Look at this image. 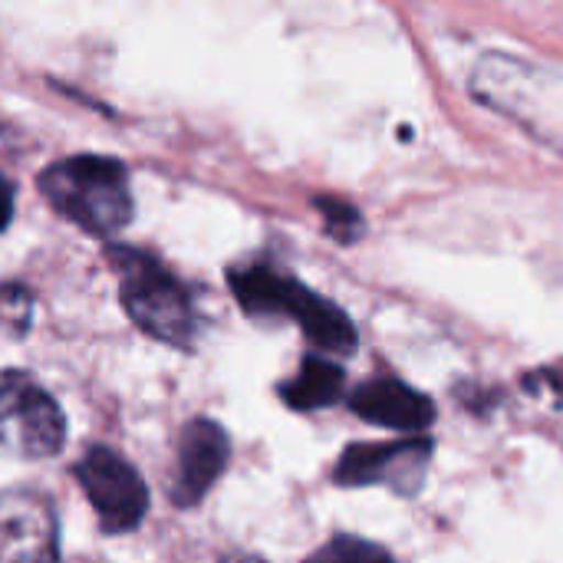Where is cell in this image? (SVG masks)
Returning a JSON list of instances; mask_svg holds the SVG:
<instances>
[{"mask_svg": "<svg viewBox=\"0 0 563 563\" xmlns=\"http://www.w3.org/2000/svg\"><path fill=\"white\" fill-rule=\"evenodd\" d=\"M228 284L244 313L287 317L307 333L310 343L336 356H350L356 350V327L350 317L333 300L313 294L290 274L271 264H244L228 274Z\"/></svg>", "mask_w": 563, "mask_h": 563, "instance_id": "obj_1", "label": "cell"}, {"mask_svg": "<svg viewBox=\"0 0 563 563\" xmlns=\"http://www.w3.org/2000/svg\"><path fill=\"white\" fill-rule=\"evenodd\" d=\"M106 257L119 277V297L129 320L152 340L191 346L201 330L191 290L162 261L139 247L112 244Z\"/></svg>", "mask_w": 563, "mask_h": 563, "instance_id": "obj_2", "label": "cell"}, {"mask_svg": "<svg viewBox=\"0 0 563 563\" xmlns=\"http://www.w3.org/2000/svg\"><path fill=\"white\" fill-rule=\"evenodd\" d=\"M40 195L56 214L96 238H109L132 221L129 172L109 155H73L43 168Z\"/></svg>", "mask_w": 563, "mask_h": 563, "instance_id": "obj_3", "label": "cell"}, {"mask_svg": "<svg viewBox=\"0 0 563 563\" xmlns=\"http://www.w3.org/2000/svg\"><path fill=\"white\" fill-rule=\"evenodd\" d=\"M66 442V419L59 402L26 373H0V455L3 459H49Z\"/></svg>", "mask_w": 563, "mask_h": 563, "instance_id": "obj_4", "label": "cell"}, {"mask_svg": "<svg viewBox=\"0 0 563 563\" xmlns=\"http://www.w3.org/2000/svg\"><path fill=\"white\" fill-rule=\"evenodd\" d=\"M73 475L86 492L106 534H125L142 525L148 511V488L122 455L106 445H89L76 462Z\"/></svg>", "mask_w": 563, "mask_h": 563, "instance_id": "obj_5", "label": "cell"}, {"mask_svg": "<svg viewBox=\"0 0 563 563\" xmlns=\"http://www.w3.org/2000/svg\"><path fill=\"white\" fill-rule=\"evenodd\" d=\"M429 462H432V442L429 439L363 442V445H350L340 455L333 482L346 485V488L386 485L399 495H412V492H419Z\"/></svg>", "mask_w": 563, "mask_h": 563, "instance_id": "obj_6", "label": "cell"}, {"mask_svg": "<svg viewBox=\"0 0 563 563\" xmlns=\"http://www.w3.org/2000/svg\"><path fill=\"white\" fill-rule=\"evenodd\" d=\"M0 563H59V521L46 495L0 492Z\"/></svg>", "mask_w": 563, "mask_h": 563, "instance_id": "obj_7", "label": "cell"}, {"mask_svg": "<svg viewBox=\"0 0 563 563\" xmlns=\"http://www.w3.org/2000/svg\"><path fill=\"white\" fill-rule=\"evenodd\" d=\"M228 459H231L228 432L211 419H191L178 439V465H175V482H172V501L178 508L198 505L214 488L221 472L228 468Z\"/></svg>", "mask_w": 563, "mask_h": 563, "instance_id": "obj_8", "label": "cell"}, {"mask_svg": "<svg viewBox=\"0 0 563 563\" xmlns=\"http://www.w3.org/2000/svg\"><path fill=\"white\" fill-rule=\"evenodd\" d=\"M350 409L373 426L402 429V432H419L435 419L432 399L393 376H376L366 379L360 389H353Z\"/></svg>", "mask_w": 563, "mask_h": 563, "instance_id": "obj_9", "label": "cell"}, {"mask_svg": "<svg viewBox=\"0 0 563 563\" xmlns=\"http://www.w3.org/2000/svg\"><path fill=\"white\" fill-rule=\"evenodd\" d=\"M343 386H346V376L336 363H330L327 356H307L300 369L287 383H280V399L290 409L310 412V409L333 406Z\"/></svg>", "mask_w": 563, "mask_h": 563, "instance_id": "obj_10", "label": "cell"}, {"mask_svg": "<svg viewBox=\"0 0 563 563\" xmlns=\"http://www.w3.org/2000/svg\"><path fill=\"white\" fill-rule=\"evenodd\" d=\"M303 563H393V558L386 548H379L373 541H363L353 534H336L323 548H317Z\"/></svg>", "mask_w": 563, "mask_h": 563, "instance_id": "obj_11", "label": "cell"}, {"mask_svg": "<svg viewBox=\"0 0 563 563\" xmlns=\"http://www.w3.org/2000/svg\"><path fill=\"white\" fill-rule=\"evenodd\" d=\"M30 310H33V297L26 294V287L16 284L0 287V323H10L13 333H23L30 327Z\"/></svg>", "mask_w": 563, "mask_h": 563, "instance_id": "obj_12", "label": "cell"}, {"mask_svg": "<svg viewBox=\"0 0 563 563\" xmlns=\"http://www.w3.org/2000/svg\"><path fill=\"white\" fill-rule=\"evenodd\" d=\"M320 208H323V218H327V228L340 238V241H356V234H360V214H356V208H350V205H340V201H320Z\"/></svg>", "mask_w": 563, "mask_h": 563, "instance_id": "obj_13", "label": "cell"}, {"mask_svg": "<svg viewBox=\"0 0 563 563\" xmlns=\"http://www.w3.org/2000/svg\"><path fill=\"white\" fill-rule=\"evenodd\" d=\"M10 218H13V188H10V181L0 175V231L10 224Z\"/></svg>", "mask_w": 563, "mask_h": 563, "instance_id": "obj_14", "label": "cell"}, {"mask_svg": "<svg viewBox=\"0 0 563 563\" xmlns=\"http://www.w3.org/2000/svg\"><path fill=\"white\" fill-rule=\"evenodd\" d=\"M221 563H267V561H261V558H254V554H228Z\"/></svg>", "mask_w": 563, "mask_h": 563, "instance_id": "obj_15", "label": "cell"}]
</instances>
